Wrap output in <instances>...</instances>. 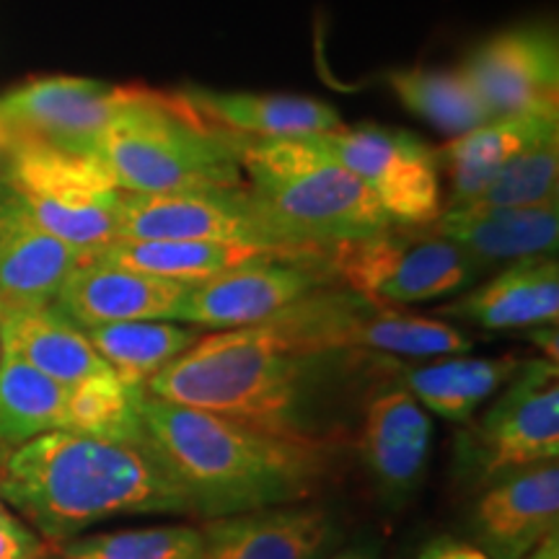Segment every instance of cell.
Instances as JSON below:
<instances>
[{
	"instance_id": "8992f818",
	"label": "cell",
	"mask_w": 559,
	"mask_h": 559,
	"mask_svg": "<svg viewBox=\"0 0 559 559\" xmlns=\"http://www.w3.org/2000/svg\"><path fill=\"white\" fill-rule=\"evenodd\" d=\"M306 353H360L376 358H451L474 342L445 321L396 311L353 290L319 288L267 319Z\"/></svg>"
},
{
	"instance_id": "9c48e42d",
	"label": "cell",
	"mask_w": 559,
	"mask_h": 559,
	"mask_svg": "<svg viewBox=\"0 0 559 559\" xmlns=\"http://www.w3.org/2000/svg\"><path fill=\"white\" fill-rule=\"evenodd\" d=\"M332 280L386 306L423 304L472 285L485 267L428 226H400L326 251Z\"/></svg>"
},
{
	"instance_id": "30bf717a",
	"label": "cell",
	"mask_w": 559,
	"mask_h": 559,
	"mask_svg": "<svg viewBox=\"0 0 559 559\" xmlns=\"http://www.w3.org/2000/svg\"><path fill=\"white\" fill-rule=\"evenodd\" d=\"M353 171L379 200L391 223L428 226L443 210L438 151L415 132L360 124L306 135Z\"/></svg>"
},
{
	"instance_id": "2e32d148",
	"label": "cell",
	"mask_w": 559,
	"mask_h": 559,
	"mask_svg": "<svg viewBox=\"0 0 559 559\" xmlns=\"http://www.w3.org/2000/svg\"><path fill=\"white\" fill-rule=\"evenodd\" d=\"M88 257L47 234L0 179V317L52 306L70 272Z\"/></svg>"
},
{
	"instance_id": "ffe728a7",
	"label": "cell",
	"mask_w": 559,
	"mask_h": 559,
	"mask_svg": "<svg viewBox=\"0 0 559 559\" xmlns=\"http://www.w3.org/2000/svg\"><path fill=\"white\" fill-rule=\"evenodd\" d=\"M432 234L464 249L474 262L489 270L498 262L555 254L559 241V202L539 207L456 205L443 207Z\"/></svg>"
},
{
	"instance_id": "74e56055",
	"label": "cell",
	"mask_w": 559,
	"mask_h": 559,
	"mask_svg": "<svg viewBox=\"0 0 559 559\" xmlns=\"http://www.w3.org/2000/svg\"><path fill=\"white\" fill-rule=\"evenodd\" d=\"M326 559H376V555L373 551H368L366 547H347V549L334 551V555Z\"/></svg>"
},
{
	"instance_id": "d6986e66",
	"label": "cell",
	"mask_w": 559,
	"mask_h": 559,
	"mask_svg": "<svg viewBox=\"0 0 559 559\" xmlns=\"http://www.w3.org/2000/svg\"><path fill=\"white\" fill-rule=\"evenodd\" d=\"M200 559H321L334 539L332 515L283 506L205 521Z\"/></svg>"
},
{
	"instance_id": "e575fe53",
	"label": "cell",
	"mask_w": 559,
	"mask_h": 559,
	"mask_svg": "<svg viewBox=\"0 0 559 559\" xmlns=\"http://www.w3.org/2000/svg\"><path fill=\"white\" fill-rule=\"evenodd\" d=\"M526 337L534 342L536 347L542 349L544 358L557 362L559 360V353H557V340H559V332H557V324H547V326H534V330H526Z\"/></svg>"
},
{
	"instance_id": "4fadbf2b",
	"label": "cell",
	"mask_w": 559,
	"mask_h": 559,
	"mask_svg": "<svg viewBox=\"0 0 559 559\" xmlns=\"http://www.w3.org/2000/svg\"><path fill=\"white\" fill-rule=\"evenodd\" d=\"M132 88L75 75H50L0 96V111L16 130V138L94 153L96 140L130 102Z\"/></svg>"
},
{
	"instance_id": "f546056e",
	"label": "cell",
	"mask_w": 559,
	"mask_h": 559,
	"mask_svg": "<svg viewBox=\"0 0 559 559\" xmlns=\"http://www.w3.org/2000/svg\"><path fill=\"white\" fill-rule=\"evenodd\" d=\"M386 81L404 107L451 135L469 132L498 117L461 70H391Z\"/></svg>"
},
{
	"instance_id": "f1b7e54d",
	"label": "cell",
	"mask_w": 559,
	"mask_h": 559,
	"mask_svg": "<svg viewBox=\"0 0 559 559\" xmlns=\"http://www.w3.org/2000/svg\"><path fill=\"white\" fill-rule=\"evenodd\" d=\"M143 400L145 389L122 381L115 370L91 376L66 389L60 430L145 445Z\"/></svg>"
},
{
	"instance_id": "277c9868",
	"label": "cell",
	"mask_w": 559,
	"mask_h": 559,
	"mask_svg": "<svg viewBox=\"0 0 559 559\" xmlns=\"http://www.w3.org/2000/svg\"><path fill=\"white\" fill-rule=\"evenodd\" d=\"M239 160L257 213L288 249L324 257L391 226L368 187L311 138L239 140Z\"/></svg>"
},
{
	"instance_id": "cb8c5ba5",
	"label": "cell",
	"mask_w": 559,
	"mask_h": 559,
	"mask_svg": "<svg viewBox=\"0 0 559 559\" xmlns=\"http://www.w3.org/2000/svg\"><path fill=\"white\" fill-rule=\"evenodd\" d=\"M0 349L24 360L62 389L111 370L86 332L55 304L0 317Z\"/></svg>"
},
{
	"instance_id": "d590c367",
	"label": "cell",
	"mask_w": 559,
	"mask_h": 559,
	"mask_svg": "<svg viewBox=\"0 0 559 559\" xmlns=\"http://www.w3.org/2000/svg\"><path fill=\"white\" fill-rule=\"evenodd\" d=\"M526 559H559V534L544 539Z\"/></svg>"
},
{
	"instance_id": "52a82bcc",
	"label": "cell",
	"mask_w": 559,
	"mask_h": 559,
	"mask_svg": "<svg viewBox=\"0 0 559 559\" xmlns=\"http://www.w3.org/2000/svg\"><path fill=\"white\" fill-rule=\"evenodd\" d=\"M0 164V179L55 239L88 254L117 241L122 190L96 156L16 138Z\"/></svg>"
},
{
	"instance_id": "d6a6232c",
	"label": "cell",
	"mask_w": 559,
	"mask_h": 559,
	"mask_svg": "<svg viewBox=\"0 0 559 559\" xmlns=\"http://www.w3.org/2000/svg\"><path fill=\"white\" fill-rule=\"evenodd\" d=\"M0 559H50V542L11 513L0 519Z\"/></svg>"
},
{
	"instance_id": "44dd1931",
	"label": "cell",
	"mask_w": 559,
	"mask_h": 559,
	"mask_svg": "<svg viewBox=\"0 0 559 559\" xmlns=\"http://www.w3.org/2000/svg\"><path fill=\"white\" fill-rule=\"evenodd\" d=\"M179 99L207 128L239 140L306 138L342 128L337 111L311 96L192 86L179 91Z\"/></svg>"
},
{
	"instance_id": "4dcf8cb0",
	"label": "cell",
	"mask_w": 559,
	"mask_h": 559,
	"mask_svg": "<svg viewBox=\"0 0 559 559\" xmlns=\"http://www.w3.org/2000/svg\"><path fill=\"white\" fill-rule=\"evenodd\" d=\"M202 531L187 523L107 531L50 544V559H200Z\"/></svg>"
},
{
	"instance_id": "e0dca14e",
	"label": "cell",
	"mask_w": 559,
	"mask_h": 559,
	"mask_svg": "<svg viewBox=\"0 0 559 559\" xmlns=\"http://www.w3.org/2000/svg\"><path fill=\"white\" fill-rule=\"evenodd\" d=\"M557 528L559 461L492 481L472 513L474 539L489 559H526Z\"/></svg>"
},
{
	"instance_id": "5bb4252c",
	"label": "cell",
	"mask_w": 559,
	"mask_h": 559,
	"mask_svg": "<svg viewBox=\"0 0 559 559\" xmlns=\"http://www.w3.org/2000/svg\"><path fill=\"white\" fill-rule=\"evenodd\" d=\"M459 70L495 115L559 111V41L551 26L495 34Z\"/></svg>"
},
{
	"instance_id": "836d02e7",
	"label": "cell",
	"mask_w": 559,
	"mask_h": 559,
	"mask_svg": "<svg viewBox=\"0 0 559 559\" xmlns=\"http://www.w3.org/2000/svg\"><path fill=\"white\" fill-rule=\"evenodd\" d=\"M417 559H489L477 544L456 539H436L419 551Z\"/></svg>"
},
{
	"instance_id": "484cf974",
	"label": "cell",
	"mask_w": 559,
	"mask_h": 559,
	"mask_svg": "<svg viewBox=\"0 0 559 559\" xmlns=\"http://www.w3.org/2000/svg\"><path fill=\"white\" fill-rule=\"evenodd\" d=\"M94 257L117 264V267L140 270L148 275L179 283H205L243 264L270 260V257H296L257 247H234V243L207 241H111Z\"/></svg>"
},
{
	"instance_id": "1f68e13d",
	"label": "cell",
	"mask_w": 559,
	"mask_h": 559,
	"mask_svg": "<svg viewBox=\"0 0 559 559\" xmlns=\"http://www.w3.org/2000/svg\"><path fill=\"white\" fill-rule=\"evenodd\" d=\"M559 194V135L544 138L506 169L477 198L464 205H500V207H539L557 202Z\"/></svg>"
},
{
	"instance_id": "603a6c76",
	"label": "cell",
	"mask_w": 559,
	"mask_h": 559,
	"mask_svg": "<svg viewBox=\"0 0 559 559\" xmlns=\"http://www.w3.org/2000/svg\"><path fill=\"white\" fill-rule=\"evenodd\" d=\"M481 330H534L559 319V264L555 254L508 262L498 275L443 309Z\"/></svg>"
},
{
	"instance_id": "6da1fadb",
	"label": "cell",
	"mask_w": 559,
	"mask_h": 559,
	"mask_svg": "<svg viewBox=\"0 0 559 559\" xmlns=\"http://www.w3.org/2000/svg\"><path fill=\"white\" fill-rule=\"evenodd\" d=\"M366 358L376 355L306 353L262 321L202 334L145 383V394L267 436L330 445L332 383Z\"/></svg>"
},
{
	"instance_id": "7c38bea8",
	"label": "cell",
	"mask_w": 559,
	"mask_h": 559,
	"mask_svg": "<svg viewBox=\"0 0 559 559\" xmlns=\"http://www.w3.org/2000/svg\"><path fill=\"white\" fill-rule=\"evenodd\" d=\"M330 283L324 257H270L192 285L179 321L215 332L254 326Z\"/></svg>"
},
{
	"instance_id": "d4e9b609",
	"label": "cell",
	"mask_w": 559,
	"mask_h": 559,
	"mask_svg": "<svg viewBox=\"0 0 559 559\" xmlns=\"http://www.w3.org/2000/svg\"><path fill=\"white\" fill-rule=\"evenodd\" d=\"M526 358L498 355V358H438L425 366L400 370V381L430 415L449 423H469L481 404L500 394L513 381Z\"/></svg>"
},
{
	"instance_id": "8d00e7d4",
	"label": "cell",
	"mask_w": 559,
	"mask_h": 559,
	"mask_svg": "<svg viewBox=\"0 0 559 559\" xmlns=\"http://www.w3.org/2000/svg\"><path fill=\"white\" fill-rule=\"evenodd\" d=\"M13 140H16V130L11 128V122L5 120V115L0 111V158H3L5 151L11 148Z\"/></svg>"
},
{
	"instance_id": "7a4b0ae2",
	"label": "cell",
	"mask_w": 559,
	"mask_h": 559,
	"mask_svg": "<svg viewBox=\"0 0 559 559\" xmlns=\"http://www.w3.org/2000/svg\"><path fill=\"white\" fill-rule=\"evenodd\" d=\"M0 500L45 542L81 536L128 515H192V506L148 443L52 430L0 469Z\"/></svg>"
},
{
	"instance_id": "4316f807",
	"label": "cell",
	"mask_w": 559,
	"mask_h": 559,
	"mask_svg": "<svg viewBox=\"0 0 559 559\" xmlns=\"http://www.w3.org/2000/svg\"><path fill=\"white\" fill-rule=\"evenodd\" d=\"M83 332L102 360L122 381L143 389L158 370H164L202 337L198 326L181 321H120V324L88 326Z\"/></svg>"
},
{
	"instance_id": "7402d4cb",
	"label": "cell",
	"mask_w": 559,
	"mask_h": 559,
	"mask_svg": "<svg viewBox=\"0 0 559 559\" xmlns=\"http://www.w3.org/2000/svg\"><path fill=\"white\" fill-rule=\"evenodd\" d=\"M551 135H559V111H508L461 132L438 151L440 177L449 179L443 207L474 200L510 160Z\"/></svg>"
},
{
	"instance_id": "8fae6325",
	"label": "cell",
	"mask_w": 559,
	"mask_h": 559,
	"mask_svg": "<svg viewBox=\"0 0 559 559\" xmlns=\"http://www.w3.org/2000/svg\"><path fill=\"white\" fill-rule=\"evenodd\" d=\"M117 241H207L319 257L280 243L264 226L243 185L164 194L122 192L117 207Z\"/></svg>"
},
{
	"instance_id": "ac0fdd59",
	"label": "cell",
	"mask_w": 559,
	"mask_h": 559,
	"mask_svg": "<svg viewBox=\"0 0 559 559\" xmlns=\"http://www.w3.org/2000/svg\"><path fill=\"white\" fill-rule=\"evenodd\" d=\"M432 445L430 412L400 381L366 402L360 451L370 477L389 500H407L423 481Z\"/></svg>"
},
{
	"instance_id": "ba28073f",
	"label": "cell",
	"mask_w": 559,
	"mask_h": 559,
	"mask_svg": "<svg viewBox=\"0 0 559 559\" xmlns=\"http://www.w3.org/2000/svg\"><path fill=\"white\" fill-rule=\"evenodd\" d=\"M559 461V370L547 358H526L498 400L456 438V472L485 489L534 466Z\"/></svg>"
},
{
	"instance_id": "f35d334b",
	"label": "cell",
	"mask_w": 559,
	"mask_h": 559,
	"mask_svg": "<svg viewBox=\"0 0 559 559\" xmlns=\"http://www.w3.org/2000/svg\"><path fill=\"white\" fill-rule=\"evenodd\" d=\"M11 513H13V510H11L9 506H5L3 500H0V519H5V515H11Z\"/></svg>"
},
{
	"instance_id": "3957f363",
	"label": "cell",
	"mask_w": 559,
	"mask_h": 559,
	"mask_svg": "<svg viewBox=\"0 0 559 559\" xmlns=\"http://www.w3.org/2000/svg\"><path fill=\"white\" fill-rule=\"evenodd\" d=\"M145 443L202 521L298 506L330 472V445L277 438L145 394Z\"/></svg>"
},
{
	"instance_id": "9a60e30c",
	"label": "cell",
	"mask_w": 559,
	"mask_h": 559,
	"mask_svg": "<svg viewBox=\"0 0 559 559\" xmlns=\"http://www.w3.org/2000/svg\"><path fill=\"white\" fill-rule=\"evenodd\" d=\"M190 290V283L117 267L91 254L70 272L55 306L81 330L120 321H179Z\"/></svg>"
},
{
	"instance_id": "83f0119b",
	"label": "cell",
	"mask_w": 559,
	"mask_h": 559,
	"mask_svg": "<svg viewBox=\"0 0 559 559\" xmlns=\"http://www.w3.org/2000/svg\"><path fill=\"white\" fill-rule=\"evenodd\" d=\"M66 389L0 349V469L45 432L60 430Z\"/></svg>"
},
{
	"instance_id": "5b68a950",
	"label": "cell",
	"mask_w": 559,
	"mask_h": 559,
	"mask_svg": "<svg viewBox=\"0 0 559 559\" xmlns=\"http://www.w3.org/2000/svg\"><path fill=\"white\" fill-rule=\"evenodd\" d=\"M122 192L164 194L241 187L239 138L200 122L179 94L132 88L94 153Z\"/></svg>"
}]
</instances>
